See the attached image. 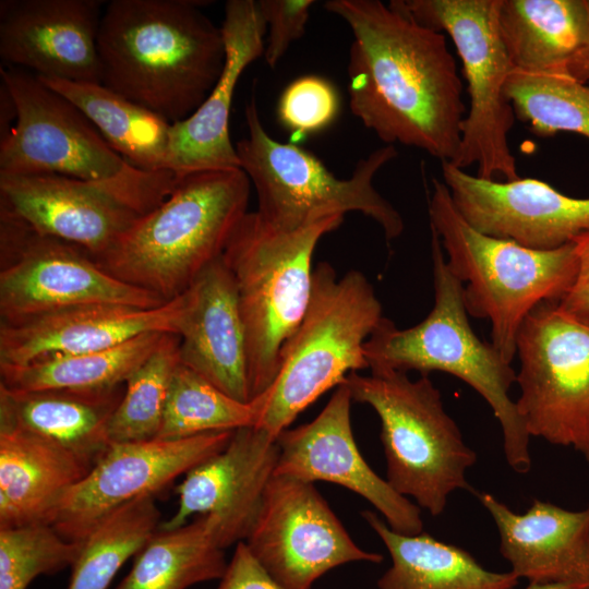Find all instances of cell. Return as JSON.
<instances>
[{"mask_svg": "<svg viewBox=\"0 0 589 589\" xmlns=\"http://www.w3.org/2000/svg\"><path fill=\"white\" fill-rule=\"evenodd\" d=\"M350 28L349 107L385 145L399 143L453 163L466 107L443 33L419 23L401 0H327Z\"/></svg>", "mask_w": 589, "mask_h": 589, "instance_id": "cell-1", "label": "cell"}, {"mask_svg": "<svg viewBox=\"0 0 589 589\" xmlns=\"http://www.w3.org/2000/svg\"><path fill=\"white\" fill-rule=\"evenodd\" d=\"M207 1L106 2L97 49L100 84L176 123L207 98L226 62L221 27Z\"/></svg>", "mask_w": 589, "mask_h": 589, "instance_id": "cell-2", "label": "cell"}, {"mask_svg": "<svg viewBox=\"0 0 589 589\" xmlns=\"http://www.w3.org/2000/svg\"><path fill=\"white\" fill-rule=\"evenodd\" d=\"M251 185L241 168L177 177L169 195L96 262L168 302L223 256L248 213Z\"/></svg>", "mask_w": 589, "mask_h": 589, "instance_id": "cell-3", "label": "cell"}, {"mask_svg": "<svg viewBox=\"0 0 589 589\" xmlns=\"http://www.w3.org/2000/svg\"><path fill=\"white\" fill-rule=\"evenodd\" d=\"M434 304L416 326L400 329L384 317L363 345L369 369L416 370L452 374L472 387L491 407L503 434L508 466L518 473L531 468L530 435L509 389L516 372L492 344L474 334L465 304L464 285L450 272L431 228Z\"/></svg>", "mask_w": 589, "mask_h": 589, "instance_id": "cell-4", "label": "cell"}, {"mask_svg": "<svg viewBox=\"0 0 589 589\" xmlns=\"http://www.w3.org/2000/svg\"><path fill=\"white\" fill-rule=\"evenodd\" d=\"M430 227L462 283L469 315L491 322V344L509 363L527 315L544 301L560 302L577 274L574 242L548 251L484 235L456 209L445 183L432 179Z\"/></svg>", "mask_w": 589, "mask_h": 589, "instance_id": "cell-5", "label": "cell"}, {"mask_svg": "<svg viewBox=\"0 0 589 589\" xmlns=\"http://www.w3.org/2000/svg\"><path fill=\"white\" fill-rule=\"evenodd\" d=\"M383 309L373 286L359 271L342 277L327 262L313 271L309 306L284 344L277 375L259 397L253 426L271 437L347 375L369 369L363 345L380 325Z\"/></svg>", "mask_w": 589, "mask_h": 589, "instance_id": "cell-6", "label": "cell"}, {"mask_svg": "<svg viewBox=\"0 0 589 589\" xmlns=\"http://www.w3.org/2000/svg\"><path fill=\"white\" fill-rule=\"evenodd\" d=\"M342 221L329 216L286 231L248 212L230 236L223 260L237 286L251 400L273 384L281 348L306 312L318 241Z\"/></svg>", "mask_w": 589, "mask_h": 589, "instance_id": "cell-7", "label": "cell"}, {"mask_svg": "<svg viewBox=\"0 0 589 589\" xmlns=\"http://www.w3.org/2000/svg\"><path fill=\"white\" fill-rule=\"evenodd\" d=\"M353 401L369 405L381 423L386 480L420 508L440 516L457 490H470L467 470L477 454L446 412L429 375L412 381L406 372L372 369L351 372L344 382Z\"/></svg>", "mask_w": 589, "mask_h": 589, "instance_id": "cell-8", "label": "cell"}, {"mask_svg": "<svg viewBox=\"0 0 589 589\" xmlns=\"http://www.w3.org/2000/svg\"><path fill=\"white\" fill-rule=\"evenodd\" d=\"M244 115L248 135L236 143V151L256 192V212L266 223L292 231L329 216L359 212L380 225L386 240L402 233L401 215L373 184L376 173L397 157L395 145L371 152L356 164L349 178L339 179L311 152L273 139L254 97Z\"/></svg>", "mask_w": 589, "mask_h": 589, "instance_id": "cell-9", "label": "cell"}, {"mask_svg": "<svg viewBox=\"0 0 589 589\" xmlns=\"http://www.w3.org/2000/svg\"><path fill=\"white\" fill-rule=\"evenodd\" d=\"M176 181L169 169L144 170L127 160L118 173L101 179L0 175V215L98 260L169 195Z\"/></svg>", "mask_w": 589, "mask_h": 589, "instance_id": "cell-10", "label": "cell"}, {"mask_svg": "<svg viewBox=\"0 0 589 589\" xmlns=\"http://www.w3.org/2000/svg\"><path fill=\"white\" fill-rule=\"evenodd\" d=\"M401 2L419 23L446 33L462 62L470 108L452 164L461 169L476 165L483 179L520 178L508 142L515 112L505 85L513 67L498 27L501 0Z\"/></svg>", "mask_w": 589, "mask_h": 589, "instance_id": "cell-11", "label": "cell"}, {"mask_svg": "<svg viewBox=\"0 0 589 589\" xmlns=\"http://www.w3.org/2000/svg\"><path fill=\"white\" fill-rule=\"evenodd\" d=\"M165 303L112 276L80 247L0 215L1 324L86 305L153 309Z\"/></svg>", "mask_w": 589, "mask_h": 589, "instance_id": "cell-12", "label": "cell"}, {"mask_svg": "<svg viewBox=\"0 0 589 589\" xmlns=\"http://www.w3.org/2000/svg\"><path fill=\"white\" fill-rule=\"evenodd\" d=\"M516 354V405L529 435L589 461V325L544 301L522 322Z\"/></svg>", "mask_w": 589, "mask_h": 589, "instance_id": "cell-13", "label": "cell"}, {"mask_svg": "<svg viewBox=\"0 0 589 589\" xmlns=\"http://www.w3.org/2000/svg\"><path fill=\"white\" fill-rule=\"evenodd\" d=\"M1 83L17 118L0 139V175H60L101 179L125 164L89 119L67 97L27 70L2 64Z\"/></svg>", "mask_w": 589, "mask_h": 589, "instance_id": "cell-14", "label": "cell"}, {"mask_svg": "<svg viewBox=\"0 0 589 589\" xmlns=\"http://www.w3.org/2000/svg\"><path fill=\"white\" fill-rule=\"evenodd\" d=\"M244 542L284 589H311L344 564L383 561L354 543L314 483L286 476L269 480Z\"/></svg>", "mask_w": 589, "mask_h": 589, "instance_id": "cell-15", "label": "cell"}, {"mask_svg": "<svg viewBox=\"0 0 589 589\" xmlns=\"http://www.w3.org/2000/svg\"><path fill=\"white\" fill-rule=\"evenodd\" d=\"M232 433L110 444L85 477L62 497L49 525L65 539L82 541L120 506L145 495L155 496L219 453Z\"/></svg>", "mask_w": 589, "mask_h": 589, "instance_id": "cell-16", "label": "cell"}, {"mask_svg": "<svg viewBox=\"0 0 589 589\" xmlns=\"http://www.w3.org/2000/svg\"><path fill=\"white\" fill-rule=\"evenodd\" d=\"M441 168L456 209L484 235L548 251L589 231V197L563 194L534 178L483 179L450 161Z\"/></svg>", "mask_w": 589, "mask_h": 589, "instance_id": "cell-17", "label": "cell"}, {"mask_svg": "<svg viewBox=\"0 0 589 589\" xmlns=\"http://www.w3.org/2000/svg\"><path fill=\"white\" fill-rule=\"evenodd\" d=\"M351 401L350 389L342 383L314 420L283 431L276 438L279 455L274 474L339 484L372 504L394 531L422 532L421 508L396 492L362 457L351 429Z\"/></svg>", "mask_w": 589, "mask_h": 589, "instance_id": "cell-18", "label": "cell"}, {"mask_svg": "<svg viewBox=\"0 0 589 589\" xmlns=\"http://www.w3.org/2000/svg\"><path fill=\"white\" fill-rule=\"evenodd\" d=\"M278 455L276 440L263 430L253 425L235 430L224 449L184 474L176 488L178 509L159 529L179 528L195 514L211 515L220 548L244 541L260 513Z\"/></svg>", "mask_w": 589, "mask_h": 589, "instance_id": "cell-19", "label": "cell"}, {"mask_svg": "<svg viewBox=\"0 0 589 589\" xmlns=\"http://www.w3.org/2000/svg\"><path fill=\"white\" fill-rule=\"evenodd\" d=\"M101 0L0 1L4 65L38 76L100 83L97 38Z\"/></svg>", "mask_w": 589, "mask_h": 589, "instance_id": "cell-20", "label": "cell"}, {"mask_svg": "<svg viewBox=\"0 0 589 589\" xmlns=\"http://www.w3.org/2000/svg\"><path fill=\"white\" fill-rule=\"evenodd\" d=\"M221 32L226 62L219 80L189 118L171 124L167 168L178 178L240 168L229 118L239 79L264 53L267 27L257 0L227 1Z\"/></svg>", "mask_w": 589, "mask_h": 589, "instance_id": "cell-21", "label": "cell"}, {"mask_svg": "<svg viewBox=\"0 0 589 589\" xmlns=\"http://www.w3.org/2000/svg\"><path fill=\"white\" fill-rule=\"evenodd\" d=\"M185 291L163 305L72 308L16 324H0V365H23L55 354L97 351L147 333L179 335Z\"/></svg>", "mask_w": 589, "mask_h": 589, "instance_id": "cell-22", "label": "cell"}, {"mask_svg": "<svg viewBox=\"0 0 589 589\" xmlns=\"http://www.w3.org/2000/svg\"><path fill=\"white\" fill-rule=\"evenodd\" d=\"M500 534L510 572L528 584L589 587V505L565 509L533 500L515 513L488 492H474Z\"/></svg>", "mask_w": 589, "mask_h": 589, "instance_id": "cell-23", "label": "cell"}, {"mask_svg": "<svg viewBox=\"0 0 589 589\" xmlns=\"http://www.w3.org/2000/svg\"><path fill=\"white\" fill-rule=\"evenodd\" d=\"M181 363L230 397L251 401L244 326L237 286L223 256L185 291Z\"/></svg>", "mask_w": 589, "mask_h": 589, "instance_id": "cell-24", "label": "cell"}, {"mask_svg": "<svg viewBox=\"0 0 589 589\" xmlns=\"http://www.w3.org/2000/svg\"><path fill=\"white\" fill-rule=\"evenodd\" d=\"M124 384L108 389L22 390L0 384V429L45 438L94 465L110 446L109 420Z\"/></svg>", "mask_w": 589, "mask_h": 589, "instance_id": "cell-25", "label": "cell"}, {"mask_svg": "<svg viewBox=\"0 0 589 589\" xmlns=\"http://www.w3.org/2000/svg\"><path fill=\"white\" fill-rule=\"evenodd\" d=\"M91 468L45 438L0 429V528L50 524L62 497Z\"/></svg>", "mask_w": 589, "mask_h": 589, "instance_id": "cell-26", "label": "cell"}, {"mask_svg": "<svg viewBox=\"0 0 589 589\" xmlns=\"http://www.w3.org/2000/svg\"><path fill=\"white\" fill-rule=\"evenodd\" d=\"M386 546L392 565L377 580V589H515L519 578L510 570L484 568L469 552L422 531H394L372 510L361 513Z\"/></svg>", "mask_w": 589, "mask_h": 589, "instance_id": "cell-27", "label": "cell"}, {"mask_svg": "<svg viewBox=\"0 0 589 589\" xmlns=\"http://www.w3.org/2000/svg\"><path fill=\"white\" fill-rule=\"evenodd\" d=\"M498 27L513 70L567 73L587 36L586 0H501Z\"/></svg>", "mask_w": 589, "mask_h": 589, "instance_id": "cell-28", "label": "cell"}, {"mask_svg": "<svg viewBox=\"0 0 589 589\" xmlns=\"http://www.w3.org/2000/svg\"><path fill=\"white\" fill-rule=\"evenodd\" d=\"M38 77L72 101L128 163L144 170L168 169L170 122L100 83Z\"/></svg>", "mask_w": 589, "mask_h": 589, "instance_id": "cell-29", "label": "cell"}, {"mask_svg": "<svg viewBox=\"0 0 589 589\" xmlns=\"http://www.w3.org/2000/svg\"><path fill=\"white\" fill-rule=\"evenodd\" d=\"M215 530L211 515H200L179 528H158L135 555L132 568L117 589H188L219 580L228 562Z\"/></svg>", "mask_w": 589, "mask_h": 589, "instance_id": "cell-30", "label": "cell"}, {"mask_svg": "<svg viewBox=\"0 0 589 589\" xmlns=\"http://www.w3.org/2000/svg\"><path fill=\"white\" fill-rule=\"evenodd\" d=\"M164 334L168 333L142 334L97 351L55 354L23 365H0V384L22 390L115 388L125 384Z\"/></svg>", "mask_w": 589, "mask_h": 589, "instance_id": "cell-31", "label": "cell"}, {"mask_svg": "<svg viewBox=\"0 0 589 589\" xmlns=\"http://www.w3.org/2000/svg\"><path fill=\"white\" fill-rule=\"evenodd\" d=\"M154 495L133 500L104 518L81 542L68 589H107L118 570L159 528Z\"/></svg>", "mask_w": 589, "mask_h": 589, "instance_id": "cell-32", "label": "cell"}, {"mask_svg": "<svg viewBox=\"0 0 589 589\" xmlns=\"http://www.w3.org/2000/svg\"><path fill=\"white\" fill-rule=\"evenodd\" d=\"M505 94L537 136L573 132L589 139V86L567 73L512 70Z\"/></svg>", "mask_w": 589, "mask_h": 589, "instance_id": "cell-33", "label": "cell"}, {"mask_svg": "<svg viewBox=\"0 0 589 589\" xmlns=\"http://www.w3.org/2000/svg\"><path fill=\"white\" fill-rule=\"evenodd\" d=\"M180 363V337L164 334L124 384L123 396L108 424L110 444L158 437L172 376Z\"/></svg>", "mask_w": 589, "mask_h": 589, "instance_id": "cell-34", "label": "cell"}, {"mask_svg": "<svg viewBox=\"0 0 589 589\" xmlns=\"http://www.w3.org/2000/svg\"><path fill=\"white\" fill-rule=\"evenodd\" d=\"M256 400L239 401L195 371L180 363L176 369L157 438L180 440L212 432L254 425Z\"/></svg>", "mask_w": 589, "mask_h": 589, "instance_id": "cell-35", "label": "cell"}, {"mask_svg": "<svg viewBox=\"0 0 589 589\" xmlns=\"http://www.w3.org/2000/svg\"><path fill=\"white\" fill-rule=\"evenodd\" d=\"M81 545L49 524L0 528V589H26L40 575L71 567Z\"/></svg>", "mask_w": 589, "mask_h": 589, "instance_id": "cell-36", "label": "cell"}, {"mask_svg": "<svg viewBox=\"0 0 589 589\" xmlns=\"http://www.w3.org/2000/svg\"><path fill=\"white\" fill-rule=\"evenodd\" d=\"M334 84L320 75H302L290 82L277 103V118L290 132L291 143L329 127L339 112Z\"/></svg>", "mask_w": 589, "mask_h": 589, "instance_id": "cell-37", "label": "cell"}, {"mask_svg": "<svg viewBox=\"0 0 589 589\" xmlns=\"http://www.w3.org/2000/svg\"><path fill=\"white\" fill-rule=\"evenodd\" d=\"M314 3L313 0H257L267 27L263 55L268 67L275 68L289 47L304 35Z\"/></svg>", "mask_w": 589, "mask_h": 589, "instance_id": "cell-38", "label": "cell"}, {"mask_svg": "<svg viewBox=\"0 0 589 589\" xmlns=\"http://www.w3.org/2000/svg\"><path fill=\"white\" fill-rule=\"evenodd\" d=\"M216 589H284L255 560L244 541L236 545Z\"/></svg>", "mask_w": 589, "mask_h": 589, "instance_id": "cell-39", "label": "cell"}, {"mask_svg": "<svg viewBox=\"0 0 589 589\" xmlns=\"http://www.w3.org/2000/svg\"><path fill=\"white\" fill-rule=\"evenodd\" d=\"M577 256V274L573 286L558 302L560 308L589 325V231L574 240Z\"/></svg>", "mask_w": 589, "mask_h": 589, "instance_id": "cell-40", "label": "cell"}, {"mask_svg": "<svg viewBox=\"0 0 589 589\" xmlns=\"http://www.w3.org/2000/svg\"><path fill=\"white\" fill-rule=\"evenodd\" d=\"M586 5L588 11L587 36L584 45L567 65L568 75L585 84L589 82V0H586Z\"/></svg>", "mask_w": 589, "mask_h": 589, "instance_id": "cell-41", "label": "cell"}, {"mask_svg": "<svg viewBox=\"0 0 589 589\" xmlns=\"http://www.w3.org/2000/svg\"><path fill=\"white\" fill-rule=\"evenodd\" d=\"M16 107L7 87L0 83V139L4 137L16 121Z\"/></svg>", "mask_w": 589, "mask_h": 589, "instance_id": "cell-42", "label": "cell"}, {"mask_svg": "<svg viewBox=\"0 0 589 589\" xmlns=\"http://www.w3.org/2000/svg\"><path fill=\"white\" fill-rule=\"evenodd\" d=\"M526 589H589V587H586V586H567V585L528 584Z\"/></svg>", "mask_w": 589, "mask_h": 589, "instance_id": "cell-43", "label": "cell"}]
</instances>
